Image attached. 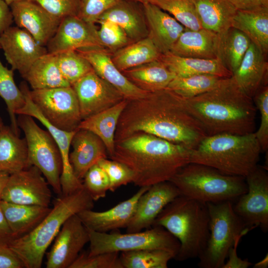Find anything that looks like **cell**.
Segmentation results:
<instances>
[{"label": "cell", "instance_id": "1", "mask_svg": "<svg viewBox=\"0 0 268 268\" xmlns=\"http://www.w3.org/2000/svg\"><path fill=\"white\" fill-rule=\"evenodd\" d=\"M138 132L190 150L206 136L200 124L187 110L183 97L167 88L127 100L118 122L115 142Z\"/></svg>", "mask_w": 268, "mask_h": 268}, {"label": "cell", "instance_id": "2", "mask_svg": "<svg viewBox=\"0 0 268 268\" xmlns=\"http://www.w3.org/2000/svg\"><path fill=\"white\" fill-rule=\"evenodd\" d=\"M183 100L206 135H243L256 131L257 108L253 98L239 87L232 76L210 91Z\"/></svg>", "mask_w": 268, "mask_h": 268}, {"label": "cell", "instance_id": "3", "mask_svg": "<svg viewBox=\"0 0 268 268\" xmlns=\"http://www.w3.org/2000/svg\"><path fill=\"white\" fill-rule=\"evenodd\" d=\"M190 149L155 135L138 132L115 142L112 160L132 172L139 187L169 181L190 163Z\"/></svg>", "mask_w": 268, "mask_h": 268}, {"label": "cell", "instance_id": "4", "mask_svg": "<svg viewBox=\"0 0 268 268\" xmlns=\"http://www.w3.org/2000/svg\"><path fill=\"white\" fill-rule=\"evenodd\" d=\"M153 226L164 228L179 241L177 261L199 258L205 249L209 235L207 204L180 195L163 209Z\"/></svg>", "mask_w": 268, "mask_h": 268}, {"label": "cell", "instance_id": "5", "mask_svg": "<svg viewBox=\"0 0 268 268\" xmlns=\"http://www.w3.org/2000/svg\"><path fill=\"white\" fill-rule=\"evenodd\" d=\"M261 152L254 133L206 135L190 150V163L207 165L225 174L245 177L258 165Z\"/></svg>", "mask_w": 268, "mask_h": 268}, {"label": "cell", "instance_id": "6", "mask_svg": "<svg viewBox=\"0 0 268 268\" xmlns=\"http://www.w3.org/2000/svg\"><path fill=\"white\" fill-rule=\"evenodd\" d=\"M93 207L94 201L84 187L69 195H61L34 229L13 239L8 246L22 261L25 268H40L46 251L64 222L72 215Z\"/></svg>", "mask_w": 268, "mask_h": 268}, {"label": "cell", "instance_id": "7", "mask_svg": "<svg viewBox=\"0 0 268 268\" xmlns=\"http://www.w3.org/2000/svg\"><path fill=\"white\" fill-rule=\"evenodd\" d=\"M169 181L181 195L205 203L233 202L247 191L245 177L195 163L183 166Z\"/></svg>", "mask_w": 268, "mask_h": 268}, {"label": "cell", "instance_id": "8", "mask_svg": "<svg viewBox=\"0 0 268 268\" xmlns=\"http://www.w3.org/2000/svg\"><path fill=\"white\" fill-rule=\"evenodd\" d=\"M209 235L205 249L198 258L201 268H222L237 237L247 228L235 212L233 202L207 203Z\"/></svg>", "mask_w": 268, "mask_h": 268}, {"label": "cell", "instance_id": "9", "mask_svg": "<svg viewBox=\"0 0 268 268\" xmlns=\"http://www.w3.org/2000/svg\"><path fill=\"white\" fill-rule=\"evenodd\" d=\"M152 228L139 232L122 234L88 230L89 255L112 252H127L148 249H163L173 252L176 256L180 249L179 241L164 228Z\"/></svg>", "mask_w": 268, "mask_h": 268}, {"label": "cell", "instance_id": "10", "mask_svg": "<svg viewBox=\"0 0 268 268\" xmlns=\"http://www.w3.org/2000/svg\"><path fill=\"white\" fill-rule=\"evenodd\" d=\"M19 115L17 123L24 134L29 167L38 168L55 193L61 196L62 161L57 143L50 133L41 129L33 117Z\"/></svg>", "mask_w": 268, "mask_h": 268}, {"label": "cell", "instance_id": "11", "mask_svg": "<svg viewBox=\"0 0 268 268\" xmlns=\"http://www.w3.org/2000/svg\"><path fill=\"white\" fill-rule=\"evenodd\" d=\"M31 100L52 125L74 131L82 121L78 101L71 86L29 90Z\"/></svg>", "mask_w": 268, "mask_h": 268}, {"label": "cell", "instance_id": "12", "mask_svg": "<svg viewBox=\"0 0 268 268\" xmlns=\"http://www.w3.org/2000/svg\"><path fill=\"white\" fill-rule=\"evenodd\" d=\"M247 191L233 204V209L246 227L251 230L260 227L268 229V174L257 165L245 177Z\"/></svg>", "mask_w": 268, "mask_h": 268}, {"label": "cell", "instance_id": "13", "mask_svg": "<svg viewBox=\"0 0 268 268\" xmlns=\"http://www.w3.org/2000/svg\"><path fill=\"white\" fill-rule=\"evenodd\" d=\"M42 175L35 166L10 174L2 191L1 201L49 206L52 193Z\"/></svg>", "mask_w": 268, "mask_h": 268}, {"label": "cell", "instance_id": "14", "mask_svg": "<svg viewBox=\"0 0 268 268\" xmlns=\"http://www.w3.org/2000/svg\"><path fill=\"white\" fill-rule=\"evenodd\" d=\"M20 89L24 94L25 104L17 111L16 114L28 115L40 122L52 135L60 151L62 161V171L60 177L62 195H68L82 188V181L75 176L69 161L71 141L76 130L66 131L52 125L42 115L31 100L30 90L27 84L22 82Z\"/></svg>", "mask_w": 268, "mask_h": 268}, {"label": "cell", "instance_id": "15", "mask_svg": "<svg viewBox=\"0 0 268 268\" xmlns=\"http://www.w3.org/2000/svg\"><path fill=\"white\" fill-rule=\"evenodd\" d=\"M78 101L82 120L123 100L122 94L93 70L71 85Z\"/></svg>", "mask_w": 268, "mask_h": 268}, {"label": "cell", "instance_id": "16", "mask_svg": "<svg viewBox=\"0 0 268 268\" xmlns=\"http://www.w3.org/2000/svg\"><path fill=\"white\" fill-rule=\"evenodd\" d=\"M47 255V268H69L89 242L88 229L77 214L68 218L56 236Z\"/></svg>", "mask_w": 268, "mask_h": 268}, {"label": "cell", "instance_id": "17", "mask_svg": "<svg viewBox=\"0 0 268 268\" xmlns=\"http://www.w3.org/2000/svg\"><path fill=\"white\" fill-rule=\"evenodd\" d=\"M0 46L11 68L22 77L37 59L48 53L46 46L17 26H10L0 36Z\"/></svg>", "mask_w": 268, "mask_h": 268}, {"label": "cell", "instance_id": "18", "mask_svg": "<svg viewBox=\"0 0 268 268\" xmlns=\"http://www.w3.org/2000/svg\"><path fill=\"white\" fill-rule=\"evenodd\" d=\"M97 31L95 24L85 21L77 15L65 17L46 46L48 53L57 54L83 48L103 47Z\"/></svg>", "mask_w": 268, "mask_h": 268}, {"label": "cell", "instance_id": "19", "mask_svg": "<svg viewBox=\"0 0 268 268\" xmlns=\"http://www.w3.org/2000/svg\"><path fill=\"white\" fill-rule=\"evenodd\" d=\"M180 195L178 188L170 181L150 186L138 199L133 216L126 227L127 232H139L151 228L163 209Z\"/></svg>", "mask_w": 268, "mask_h": 268}, {"label": "cell", "instance_id": "20", "mask_svg": "<svg viewBox=\"0 0 268 268\" xmlns=\"http://www.w3.org/2000/svg\"><path fill=\"white\" fill-rule=\"evenodd\" d=\"M9 6L17 26L27 31L39 43L46 46L62 19L31 0H22Z\"/></svg>", "mask_w": 268, "mask_h": 268}, {"label": "cell", "instance_id": "21", "mask_svg": "<svg viewBox=\"0 0 268 268\" xmlns=\"http://www.w3.org/2000/svg\"><path fill=\"white\" fill-rule=\"evenodd\" d=\"M150 186L140 187L129 199L103 211L92 209L82 210L77 214L84 226L89 230L106 233L121 228H126L132 218L140 197Z\"/></svg>", "mask_w": 268, "mask_h": 268}, {"label": "cell", "instance_id": "22", "mask_svg": "<svg viewBox=\"0 0 268 268\" xmlns=\"http://www.w3.org/2000/svg\"><path fill=\"white\" fill-rule=\"evenodd\" d=\"M76 51L88 61L98 75L114 86L125 99L140 98L148 93L132 83L119 70L112 61V53L104 48L91 47Z\"/></svg>", "mask_w": 268, "mask_h": 268}, {"label": "cell", "instance_id": "23", "mask_svg": "<svg viewBox=\"0 0 268 268\" xmlns=\"http://www.w3.org/2000/svg\"><path fill=\"white\" fill-rule=\"evenodd\" d=\"M72 150L69 161L75 176L82 180L88 169L108 153L102 140L95 134L85 129H77L71 141Z\"/></svg>", "mask_w": 268, "mask_h": 268}, {"label": "cell", "instance_id": "24", "mask_svg": "<svg viewBox=\"0 0 268 268\" xmlns=\"http://www.w3.org/2000/svg\"><path fill=\"white\" fill-rule=\"evenodd\" d=\"M221 37L211 31L186 28L169 52L185 58L221 59Z\"/></svg>", "mask_w": 268, "mask_h": 268}, {"label": "cell", "instance_id": "25", "mask_svg": "<svg viewBox=\"0 0 268 268\" xmlns=\"http://www.w3.org/2000/svg\"><path fill=\"white\" fill-rule=\"evenodd\" d=\"M148 37L161 54L169 52L186 28L172 16L150 2L142 3Z\"/></svg>", "mask_w": 268, "mask_h": 268}, {"label": "cell", "instance_id": "26", "mask_svg": "<svg viewBox=\"0 0 268 268\" xmlns=\"http://www.w3.org/2000/svg\"><path fill=\"white\" fill-rule=\"evenodd\" d=\"M109 21L119 25L125 32L131 43L148 37V29L142 4L130 0H121L105 12L97 23Z\"/></svg>", "mask_w": 268, "mask_h": 268}, {"label": "cell", "instance_id": "27", "mask_svg": "<svg viewBox=\"0 0 268 268\" xmlns=\"http://www.w3.org/2000/svg\"><path fill=\"white\" fill-rule=\"evenodd\" d=\"M267 63L265 54L254 43H251L240 66L232 77L247 95L253 98L263 85L266 75Z\"/></svg>", "mask_w": 268, "mask_h": 268}, {"label": "cell", "instance_id": "28", "mask_svg": "<svg viewBox=\"0 0 268 268\" xmlns=\"http://www.w3.org/2000/svg\"><path fill=\"white\" fill-rule=\"evenodd\" d=\"M158 60L176 76L183 77L201 74H212L225 78L232 76V72L220 58L205 59L185 58L168 52L161 54Z\"/></svg>", "mask_w": 268, "mask_h": 268}, {"label": "cell", "instance_id": "29", "mask_svg": "<svg viewBox=\"0 0 268 268\" xmlns=\"http://www.w3.org/2000/svg\"><path fill=\"white\" fill-rule=\"evenodd\" d=\"M0 205L14 239L34 229L52 208L49 206L16 204L2 201H0Z\"/></svg>", "mask_w": 268, "mask_h": 268}, {"label": "cell", "instance_id": "30", "mask_svg": "<svg viewBox=\"0 0 268 268\" xmlns=\"http://www.w3.org/2000/svg\"><path fill=\"white\" fill-rule=\"evenodd\" d=\"M231 27L244 33L251 42L267 54L268 51V6L237 10L231 21Z\"/></svg>", "mask_w": 268, "mask_h": 268}, {"label": "cell", "instance_id": "31", "mask_svg": "<svg viewBox=\"0 0 268 268\" xmlns=\"http://www.w3.org/2000/svg\"><path fill=\"white\" fill-rule=\"evenodd\" d=\"M29 167L25 138H20L10 127L0 128V169L9 175Z\"/></svg>", "mask_w": 268, "mask_h": 268}, {"label": "cell", "instance_id": "32", "mask_svg": "<svg viewBox=\"0 0 268 268\" xmlns=\"http://www.w3.org/2000/svg\"><path fill=\"white\" fill-rule=\"evenodd\" d=\"M203 28L221 37L231 27L237 9L226 0H192Z\"/></svg>", "mask_w": 268, "mask_h": 268}, {"label": "cell", "instance_id": "33", "mask_svg": "<svg viewBox=\"0 0 268 268\" xmlns=\"http://www.w3.org/2000/svg\"><path fill=\"white\" fill-rule=\"evenodd\" d=\"M127 103L124 99L115 105L92 115L80 123L78 129L91 131L104 143L110 157L115 149V134L121 114Z\"/></svg>", "mask_w": 268, "mask_h": 268}, {"label": "cell", "instance_id": "34", "mask_svg": "<svg viewBox=\"0 0 268 268\" xmlns=\"http://www.w3.org/2000/svg\"><path fill=\"white\" fill-rule=\"evenodd\" d=\"M122 72L132 83L147 92L167 88L176 77L158 59Z\"/></svg>", "mask_w": 268, "mask_h": 268}, {"label": "cell", "instance_id": "35", "mask_svg": "<svg viewBox=\"0 0 268 268\" xmlns=\"http://www.w3.org/2000/svg\"><path fill=\"white\" fill-rule=\"evenodd\" d=\"M22 77L32 90L71 86L62 76L56 55L48 53L37 59Z\"/></svg>", "mask_w": 268, "mask_h": 268}, {"label": "cell", "instance_id": "36", "mask_svg": "<svg viewBox=\"0 0 268 268\" xmlns=\"http://www.w3.org/2000/svg\"><path fill=\"white\" fill-rule=\"evenodd\" d=\"M161 53L147 37L131 43L111 54L112 61L121 72L158 59Z\"/></svg>", "mask_w": 268, "mask_h": 268}, {"label": "cell", "instance_id": "37", "mask_svg": "<svg viewBox=\"0 0 268 268\" xmlns=\"http://www.w3.org/2000/svg\"><path fill=\"white\" fill-rule=\"evenodd\" d=\"M14 70L5 67L0 60V96L4 101L11 122V128L17 135L19 126L16 115L25 104V99L21 90L14 79Z\"/></svg>", "mask_w": 268, "mask_h": 268}, {"label": "cell", "instance_id": "38", "mask_svg": "<svg viewBox=\"0 0 268 268\" xmlns=\"http://www.w3.org/2000/svg\"><path fill=\"white\" fill-rule=\"evenodd\" d=\"M251 43L244 33L233 27L221 37L220 58L232 74L240 66Z\"/></svg>", "mask_w": 268, "mask_h": 268}, {"label": "cell", "instance_id": "39", "mask_svg": "<svg viewBox=\"0 0 268 268\" xmlns=\"http://www.w3.org/2000/svg\"><path fill=\"white\" fill-rule=\"evenodd\" d=\"M225 78L208 74L176 76L167 88L184 98H191L211 90Z\"/></svg>", "mask_w": 268, "mask_h": 268}, {"label": "cell", "instance_id": "40", "mask_svg": "<svg viewBox=\"0 0 268 268\" xmlns=\"http://www.w3.org/2000/svg\"><path fill=\"white\" fill-rule=\"evenodd\" d=\"M176 256L170 251L148 249L122 252L120 259L123 268H167Z\"/></svg>", "mask_w": 268, "mask_h": 268}, {"label": "cell", "instance_id": "41", "mask_svg": "<svg viewBox=\"0 0 268 268\" xmlns=\"http://www.w3.org/2000/svg\"><path fill=\"white\" fill-rule=\"evenodd\" d=\"M172 16L186 29L198 30L203 28L192 0H149Z\"/></svg>", "mask_w": 268, "mask_h": 268}, {"label": "cell", "instance_id": "42", "mask_svg": "<svg viewBox=\"0 0 268 268\" xmlns=\"http://www.w3.org/2000/svg\"><path fill=\"white\" fill-rule=\"evenodd\" d=\"M55 55L62 76L70 85L93 70L88 61L77 51H67Z\"/></svg>", "mask_w": 268, "mask_h": 268}, {"label": "cell", "instance_id": "43", "mask_svg": "<svg viewBox=\"0 0 268 268\" xmlns=\"http://www.w3.org/2000/svg\"><path fill=\"white\" fill-rule=\"evenodd\" d=\"M98 38L101 46L111 53L131 43L125 32L117 24L103 21L98 23Z\"/></svg>", "mask_w": 268, "mask_h": 268}, {"label": "cell", "instance_id": "44", "mask_svg": "<svg viewBox=\"0 0 268 268\" xmlns=\"http://www.w3.org/2000/svg\"><path fill=\"white\" fill-rule=\"evenodd\" d=\"M120 252H112L89 255L80 253L69 268H123Z\"/></svg>", "mask_w": 268, "mask_h": 268}, {"label": "cell", "instance_id": "45", "mask_svg": "<svg viewBox=\"0 0 268 268\" xmlns=\"http://www.w3.org/2000/svg\"><path fill=\"white\" fill-rule=\"evenodd\" d=\"M83 179V187L94 201L104 198L109 191L108 176L97 163L88 169Z\"/></svg>", "mask_w": 268, "mask_h": 268}, {"label": "cell", "instance_id": "46", "mask_svg": "<svg viewBox=\"0 0 268 268\" xmlns=\"http://www.w3.org/2000/svg\"><path fill=\"white\" fill-rule=\"evenodd\" d=\"M253 100L260 114V124L254 132L262 151L268 148V86H261L253 97Z\"/></svg>", "mask_w": 268, "mask_h": 268}, {"label": "cell", "instance_id": "47", "mask_svg": "<svg viewBox=\"0 0 268 268\" xmlns=\"http://www.w3.org/2000/svg\"><path fill=\"white\" fill-rule=\"evenodd\" d=\"M97 164L105 171L110 182L109 191L114 192L118 188L133 182V173L124 164L107 158L100 159Z\"/></svg>", "mask_w": 268, "mask_h": 268}, {"label": "cell", "instance_id": "48", "mask_svg": "<svg viewBox=\"0 0 268 268\" xmlns=\"http://www.w3.org/2000/svg\"><path fill=\"white\" fill-rule=\"evenodd\" d=\"M121 0H81L77 14L85 21L96 24L100 16Z\"/></svg>", "mask_w": 268, "mask_h": 268}, {"label": "cell", "instance_id": "49", "mask_svg": "<svg viewBox=\"0 0 268 268\" xmlns=\"http://www.w3.org/2000/svg\"><path fill=\"white\" fill-rule=\"evenodd\" d=\"M60 19L78 14L81 0H31Z\"/></svg>", "mask_w": 268, "mask_h": 268}, {"label": "cell", "instance_id": "50", "mask_svg": "<svg viewBox=\"0 0 268 268\" xmlns=\"http://www.w3.org/2000/svg\"><path fill=\"white\" fill-rule=\"evenodd\" d=\"M249 230H245L238 235L228 253V260L225 263L222 268H247L252 266L248 259L242 260L238 256L237 248L241 238L245 235Z\"/></svg>", "mask_w": 268, "mask_h": 268}, {"label": "cell", "instance_id": "51", "mask_svg": "<svg viewBox=\"0 0 268 268\" xmlns=\"http://www.w3.org/2000/svg\"><path fill=\"white\" fill-rule=\"evenodd\" d=\"M22 261L7 245L0 244V268H24Z\"/></svg>", "mask_w": 268, "mask_h": 268}, {"label": "cell", "instance_id": "52", "mask_svg": "<svg viewBox=\"0 0 268 268\" xmlns=\"http://www.w3.org/2000/svg\"><path fill=\"white\" fill-rule=\"evenodd\" d=\"M13 22L10 6L4 0H0V36L11 26Z\"/></svg>", "mask_w": 268, "mask_h": 268}, {"label": "cell", "instance_id": "53", "mask_svg": "<svg viewBox=\"0 0 268 268\" xmlns=\"http://www.w3.org/2000/svg\"><path fill=\"white\" fill-rule=\"evenodd\" d=\"M14 239L0 205V244L8 246Z\"/></svg>", "mask_w": 268, "mask_h": 268}, {"label": "cell", "instance_id": "54", "mask_svg": "<svg viewBox=\"0 0 268 268\" xmlns=\"http://www.w3.org/2000/svg\"><path fill=\"white\" fill-rule=\"evenodd\" d=\"M237 10H247L263 5L261 0H226Z\"/></svg>", "mask_w": 268, "mask_h": 268}, {"label": "cell", "instance_id": "55", "mask_svg": "<svg viewBox=\"0 0 268 268\" xmlns=\"http://www.w3.org/2000/svg\"><path fill=\"white\" fill-rule=\"evenodd\" d=\"M9 176V174L8 173L0 169V201L2 191Z\"/></svg>", "mask_w": 268, "mask_h": 268}, {"label": "cell", "instance_id": "56", "mask_svg": "<svg viewBox=\"0 0 268 268\" xmlns=\"http://www.w3.org/2000/svg\"><path fill=\"white\" fill-rule=\"evenodd\" d=\"M268 266V255H267L263 260L255 264L253 267L254 268H266Z\"/></svg>", "mask_w": 268, "mask_h": 268}, {"label": "cell", "instance_id": "57", "mask_svg": "<svg viewBox=\"0 0 268 268\" xmlns=\"http://www.w3.org/2000/svg\"><path fill=\"white\" fill-rule=\"evenodd\" d=\"M9 5L11 4L22 0H4Z\"/></svg>", "mask_w": 268, "mask_h": 268}, {"label": "cell", "instance_id": "58", "mask_svg": "<svg viewBox=\"0 0 268 268\" xmlns=\"http://www.w3.org/2000/svg\"><path fill=\"white\" fill-rule=\"evenodd\" d=\"M133 0V1H136L141 3H143L145 2H148L149 0Z\"/></svg>", "mask_w": 268, "mask_h": 268}, {"label": "cell", "instance_id": "59", "mask_svg": "<svg viewBox=\"0 0 268 268\" xmlns=\"http://www.w3.org/2000/svg\"><path fill=\"white\" fill-rule=\"evenodd\" d=\"M263 5L268 6V0H261Z\"/></svg>", "mask_w": 268, "mask_h": 268}, {"label": "cell", "instance_id": "60", "mask_svg": "<svg viewBox=\"0 0 268 268\" xmlns=\"http://www.w3.org/2000/svg\"><path fill=\"white\" fill-rule=\"evenodd\" d=\"M3 125V124L1 118L0 117V128H1Z\"/></svg>", "mask_w": 268, "mask_h": 268}, {"label": "cell", "instance_id": "61", "mask_svg": "<svg viewBox=\"0 0 268 268\" xmlns=\"http://www.w3.org/2000/svg\"></svg>", "mask_w": 268, "mask_h": 268}]
</instances>
